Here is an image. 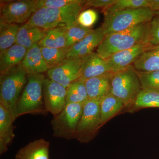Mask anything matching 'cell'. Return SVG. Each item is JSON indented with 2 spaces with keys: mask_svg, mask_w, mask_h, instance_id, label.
I'll return each instance as SVG.
<instances>
[{
  "mask_svg": "<svg viewBox=\"0 0 159 159\" xmlns=\"http://www.w3.org/2000/svg\"><path fill=\"white\" fill-rule=\"evenodd\" d=\"M148 27L149 22L143 23L124 31L107 34L97 48V54L106 60L117 52L131 48L140 43H148Z\"/></svg>",
  "mask_w": 159,
  "mask_h": 159,
  "instance_id": "obj_1",
  "label": "cell"
},
{
  "mask_svg": "<svg viewBox=\"0 0 159 159\" xmlns=\"http://www.w3.org/2000/svg\"><path fill=\"white\" fill-rule=\"evenodd\" d=\"M43 74L27 75V81L15 107L12 117L14 121L26 114H42L48 112L43 97Z\"/></svg>",
  "mask_w": 159,
  "mask_h": 159,
  "instance_id": "obj_2",
  "label": "cell"
},
{
  "mask_svg": "<svg viewBox=\"0 0 159 159\" xmlns=\"http://www.w3.org/2000/svg\"><path fill=\"white\" fill-rule=\"evenodd\" d=\"M104 21L101 27L106 35L149 22L154 12L150 8L145 7L104 13Z\"/></svg>",
  "mask_w": 159,
  "mask_h": 159,
  "instance_id": "obj_3",
  "label": "cell"
},
{
  "mask_svg": "<svg viewBox=\"0 0 159 159\" xmlns=\"http://www.w3.org/2000/svg\"><path fill=\"white\" fill-rule=\"evenodd\" d=\"M142 91L136 70L133 65L113 74L111 79V93L130 109Z\"/></svg>",
  "mask_w": 159,
  "mask_h": 159,
  "instance_id": "obj_4",
  "label": "cell"
},
{
  "mask_svg": "<svg viewBox=\"0 0 159 159\" xmlns=\"http://www.w3.org/2000/svg\"><path fill=\"white\" fill-rule=\"evenodd\" d=\"M27 74L21 64L0 76V104L13 114L27 81Z\"/></svg>",
  "mask_w": 159,
  "mask_h": 159,
  "instance_id": "obj_5",
  "label": "cell"
},
{
  "mask_svg": "<svg viewBox=\"0 0 159 159\" xmlns=\"http://www.w3.org/2000/svg\"><path fill=\"white\" fill-rule=\"evenodd\" d=\"M83 104L67 103L51 121L53 136L70 140L75 139L76 128L82 113Z\"/></svg>",
  "mask_w": 159,
  "mask_h": 159,
  "instance_id": "obj_6",
  "label": "cell"
},
{
  "mask_svg": "<svg viewBox=\"0 0 159 159\" xmlns=\"http://www.w3.org/2000/svg\"><path fill=\"white\" fill-rule=\"evenodd\" d=\"M101 126L99 101L89 99L83 104L82 115L76 128L75 139L88 142Z\"/></svg>",
  "mask_w": 159,
  "mask_h": 159,
  "instance_id": "obj_7",
  "label": "cell"
},
{
  "mask_svg": "<svg viewBox=\"0 0 159 159\" xmlns=\"http://www.w3.org/2000/svg\"><path fill=\"white\" fill-rule=\"evenodd\" d=\"M38 0L9 1L1 6V23L19 24L27 22L38 9Z\"/></svg>",
  "mask_w": 159,
  "mask_h": 159,
  "instance_id": "obj_8",
  "label": "cell"
},
{
  "mask_svg": "<svg viewBox=\"0 0 159 159\" xmlns=\"http://www.w3.org/2000/svg\"><path fill=\"white\" fill-rule=\"evenodd\" d=\"M85 2L77 0L61 8H47L48 30L58 26H66L68 28L76 24Z\"/></svg>",
  "mask_w": 159,
  "mask_h": 159,
  "instance_id": "obj_9",
  "label": "cell"
},
{
  "mask_svg": "<svg viewBox=\"0 0 159 159\" xmlns=\"http://www.w3.org/2000/svg\"><path fill=\"white\" fill-rule=\"evenodd\" d=\"M83 57L67 58L61 64L49 69L47 75L49 79L67 88L81 76Z\"/></svg>",
  "mask_w": 159,
  "mask_h": 159,
  "instance_id": "obj_10",
  "label": "cell"
},
{
  "mask_svg": "<svg viewBox=\"0 0 159 159\" xmlns=\"http://www.w3.org/2000/svg\"><path fill=\"white\" fill-rule=\"evenodd\" d=\"M43 97L48 112L53 116L59 114L66 103V88L49 78H45L43 84Z\"/></svg>",
  "mask_w": 159,
  "mask_h": 159,
  "instance_id": "obj_11",
  "label": "cell"
},
{
  "mask_svg": "<svg viewBox=\"0 0 159 159\" xmlns=\"http://www.w3.org/2000/svg\"><path fill=\"white\" fill-rule=\"evenodd\" d=\"M152 46L140 43L131 48L117 52L106 60L111 73H116L133 65L139 56Z\"/></svg>",
  "mask_w": 159,
  "mask_h": 159,
  "instance_id": "obj_12",
  "label": "cell"
},
{
  "mask_svg": "<svg viewBox=\"0 0 159 159\" xmlns=\"http://www.w3.org/2000/svg\"><path fill=\"white\" fill-rule=\"evenodd\" d=\"M104 37L105 34L101 27L92 30L83 39L71 47L67 58L83 57L91 54L98 48Z\"/></svg>",
  "mask_w": 159,
  "mask_h": 159,
  "instance_id": "obj_13",
  "label": "cell"
},
{
  "mask_svg": "<svg viewBox=\"0 0 159 159\" xmlns=\"http://www.w3.org/2000/svg\"><path fill=\"white\" fill-rule=\"evenodd\" d=\"M111 74L113 73H111L106 60L97 53L93 52L83 57L81 76L79 79L85 81L93 77Z\"/></svg>",
  "mask_w": 159,
  "mask_h": 159,
  "instance_id": "obj_14",
  "label": "cell"
},
{
  "mask_svg": "<svg viewBox=\"0 0 159 159\" xmlns=\"http://www.w3.org/2000/svg\"><path fill=\"white\" fill-rule=\"evenodd\" d=\"M21 65L27 75L43 74L48 72L49 69L44 60L41 47L38 43L27 49Z\"/></svg>",
  "mask_w": 159,
  "mask_h": 159,
  "instance_id": "obj_15",
  "label": "cell"
},
{
  "mask_svg": "<svg viewBox=\"0 0 159 159\" xmlns=\"http://www.w3.org/2000/svg\"><path fill=\"white\" fill-rule=\"evenodd\" d=\"M11 112L0 104V154L5 153L14 139V122Z\"/></svg>",
  "mask_w": 159,
  "mask_h": 159,
  "instance_id": "obj_16",
  "label": "cell"
},
{
  "mask_svg": "<svg viewBox=\"0 0 159 159\" xmlns=\"http://www.w3.org/2000/svg\"><path fill=\"white\" fill-rule=\"evenodd\" d=\"M50 145L45 139L34 140L20 148L15 159H49Z\"/></svg>",
  "mask_w": 159,
  "mask_h": 159,
  "instance_id": "obj_17",
  "label": "cell"
},
{
  "mask_svg": "<svg viewBox=\"0 0 159 159\" xmlns=\"http://www.w3.org/2000/svg\"><path fill=\"white\" fill-rule=\"evenodd\" d=\"M113 74L94 77L85 80L89 99L100 101L111 93V79Z\"/></svg>",
  "mask_w": 159,
  "mask_h": 159,
  "instance_id": "obj_18",
  "label": "cell"
},
{
  "mask_svg": "<svg viewBox=\"0 0 159 159\" xmlns=\"http://www.w3.org/2000/svg\"><path fill=\"white\" fill-rule=\"evenodd\" d=\"M27 49L15 44L0 53V73L2 74L20 65L25 56Z\"/></svg>",
  "mask_w": 159,
  "mask_h": 159,
  "instance_id": "obj_19",
  "label": "cell"
},
{
  "mask_svg": "<svg viewBox=\"0 0 159 159\" xmlns=\"http://www.w3.org/2000/svg\"><path fill=\"white\" fill-rule=\"evenodd\" d=\"M47 31L29 24H24L20 27L16 44L27 49L38 43L45 37Z\"/></svg>",
  "mask_w": 159,
  "mask_h": 159,
  "instance_id": "obj_20",
  "label": "cell"
},
{
  "mask_svg": "<svg viewBox=\"0 0 159 159\" xmlns=\"http://www.w3.org/2000/svg\"><path fill=\"white\" fill-rule=\"evenodd\" d=\"M137 71L152 72L159 70V45L152 46L145 51L133 64Z\"/></svg>",
  "mask_w": 159,
  "mask_h": 159,
  "instance_id": "obj_21",
  "label": "cell"
},
{
  "mask_svg": "<svg viewBox=\"0 0 159 159\" xmlns=\"http://www.w3.org/2000/svg\"><path fill=\"white\" fill-rule=\"evenodd\" d=\"M101 126L111 118L125 108L124 104L118 98L109 94L99 101Z\"/></svg>",
  "mask_w": 159,
  "mask_h": 159,
  "instance_id": "obj_22",
  "label": "cell"
},
{
  "mask_svg": "<svg viewBox=\"0 0 159 159\" xmlns=\"http://www.w3.org/2000/svg\"><path fill=\"white\" fill-rule=\"evenodd\" d=\"M67 29L66 26H58L47 30L45 36L38 44L45 48H65Z\"/></svg>",
  "mask_w": 159,
  "mask_h": 159,
  "instance_id": "obj_23",
  "label": "cell"
},
{
  "mask_svg": "<svg viewBox=\"0 0 159 159\" xmlns=\"http://www.w3.org/2000/svg\"><path fill=\"white\" fill-rule=\"evenodd\" d=\"M89 99L84 80L78 79L67 88L66 103L84 104Z\"/></svg>",
  "mask_w": 159,
  "mask_h": 159,
  "instance_id": "obj_24",
  "label": "cell"
},
{
  "mask_svg": "<svg viewBox=\"0 0 159 159\" xmlns=\"http://www.w3.org/2000/svg\"><path fill=\"white\" fill-rule=\"evenodd\" d=\"M70 48L65 47L55 48L41 47L43 57L49 69L57 66L64 61L67 58Z\"/></svg>",
  "mask_w": 159,
  "mask_h": 159,
  "instance_id": "obj_25",
  "label": "cell"
},
{
  "mask_svg": "<svg viewBox=\"0 0 159 159\" xmlns=\"http://www.w3.org/2000/svg\"><path fill=\"white\" fill-rule=\"evenodd\" d=\"M19 26L17 24L1 23L0 51H5L16 43V36Z\"/></svg>",
  "mask_w": 159,
  "mask_h": 159,
  "instance_id": "obj_26",
  "label": "cell"
},
{
  "mask_svg": "<svg viewBox=\"0 0 159 159\" xmlns=\"http://www.w3.org/2000/svg\"><path fill=\"white\" fill-rule=\"evenodd\" d=\"M150 107L159 108V92L142 90L130 109L133 110Z\"/></svg>",
  "mask_w": 159,
  "mask_h": 159,
  "instance_id": "obj_27",
  "label": "cell"
},
{
  "mask_svg": "<svg viewBox=\"0 0 159 159\" xmlns=\"http://www.w3.org/2000/svg\"><path fill=\"white\" fill-rule=\"evenodd\" d=\"M149 8L148 0H117L113 5L103 9V13H111L129 9Z\"/></svg>",
  "mask_w": 159,
  "mask_h": 159,
  "instance_id": "obj_28",
  "label": "cell"
},
{
  "mask_svg": "<svg viewBox=\"0 0 159 159\" xmlns=\"http://www.w3.org/2000/svg\"><path fill=\"white\" fill-rule=\"evenodd\" d=\"M137 73L142 90L159 92V70L152 72L137 71Z\"/></svg>",
  "mask_w": 159,
  "mask_h": 159,
  "instance_id": "obj_29",
  "label": "cell"
},
{
  "mask_svg": "<svg viewBox=\"0 0 159 159\" xmlns=\"http://www.w3.org/2000/svg\"><path fill=\"white\" fill-rule=\"evenodd\" d=\"M92 30L83 27L78 23L69 27L67 31L66 47L71 48L83 39Z\"/></svg>",
  "mask_w": 159,
  "mask_h": 159,
  "instance_id": "obj_30",
  "label": "cell"
},
{
  "mask_svg": "<svg viewBox=\"0 0 159 159\" xmlns=\"http://www.w3.org/2000/svg\"><path fill=\"white\" fill-rule=\"evenodd\" d=\"M47 12V8L46 7H43L37 9L26 23L47 31L48 26Z\"/></svg>",
  "mask_w": 159,
  "mask_h": 159,
  "instance_id": "obj_31",
  "label": "cell"
},
{
  "mask_svg": "<svg viewBox=\"0 0 159 159\" xmlns=\"http://www.w3.org/2000/svg\"><path fill=\"white\" fill-rule=\"evenodd\" d=\"M147 42L151 46L159 45V11L154 12L149 22Z\"/></svg>",
  "mask_w": 159,
  "mask_h": 159,
  "instance_id": "obj_32",
  "label": "cell"
},
{
  "mask_svg": "<svg viewBox=\"0 0 159 159\" xmlns=\"http://www.w3.org/2000/svg\"><path fill=\"white\" fill-rule=\"evenodd\" d=\"M98 14L93 9H88L80 12L77 18V23L84 28H89L93 25L98 19Z\"/></svg>",
  "mask_w": 159,
  "mask_h": 159,
  "instance_id": "obj_33",
  "label": "cell"
},
{
  "mask_svg": "<svg viewBox=\"0 0 159 159\" xmlns=\"http://www.w3.org/2000/svg\"><path fill=\"white\" fill-rule=\"evenodd\" d=\"M77 0H38V9L41 7L60 8L76 2Z\"/></svg>",
  "mask_w": 159,
  "mask_h": 159,
  "instance_id": "obj_34",
  "label": "cell"
},
{
  "mask_svg": "<svg viewBox=\"0 0 159 159\" xmlns=\"http://www.w3.org/2000/svg\"><path fill=\"white\" fill-rule=\"evenodd\" d=\"M116 1L117 0H88L85 1L84 6L86 7L102 8L103 9L113 5Z\"/></svg>",
  "mask_w": 159,
  "mask_h": 159,
  "instance_id": "obj_35",
  "label": "cell"
},
{
  "mask_svg": "<svg viewBox=\"0 0 159 159\" xmlns=\"http://www.w3.org/2000/svg\"><path fill=\"white\" fill-rule=\"evenodd\" d=\"M149 8L154 12L159 11V0H148Z\"/></svg>",
  "mask_w": 159,
  "mask_h": 159,
  "instance_id": "obj_36",
  "label": "cell"
}]
</instances>
